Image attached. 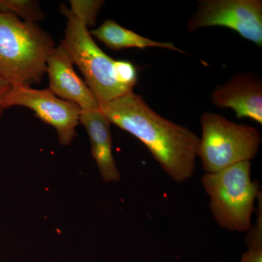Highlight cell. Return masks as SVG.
I'll return each mask as SVG.
<instances>
[{"label":"cell","mask_w":262,"mask_h":262,"mask_svg":"<svg viewBox=\"0 0 262 262\" xmlns=\"http://www.w3.org/2000/svg\"><path fill=\"white\" fill-rule=\"evenodd\" d=\"M259 208L258 209L259 212L258 213V219L256 225L253 227H251V229L248 231L247 237H246V244H247L248 248L262 247L261 200L260 201Z\"/></svg>","instance_id":"15"},{"label":"cell","mask_w":262,"mask_h":262,"mask_svg":"<svg viewBox=\"0 0 262 262\" xmlns=\"http://www.w3.org/2000/svg\"><path fill=\"white\" fill-rule=\"evenodd\" d=\"M0 13L33 23H37L45 16L40 5L33 0H0Z\"/></svg>","instance_id":"12"},{"label":"cell","mask_w":262,"mask_h":262,"mask_svg":"<svg viewBox=\"0 0 262 262\" xmlns=\"http://www.w3.org/2000/svg\"><path fill=\"white\" fill-rule=\"evenodd\" d=\"M2 103L5 110L15 106L32 110L38 118L54 127L61 145H70L77 136L81 108L75 103L58 98L49 89L11 86Z\"/></svg>","instance_id":"7"},{"label":"cell","mask_w":262,"mask_h":262,"mask_svg":"<svg viewBox=\"0 0 262 262\" xmlns=\"http://www.w3.org/2000/svg\"><path fill=\"white\" fill-rule=\"evenodd\" d=\"M202 185L210 198V209L222 228L248 232L252 227L255 201L261 194L251 177V163L243 162L215 173H206Z\"/></svg>","instance_id":"3"},{"label":"cell","mask_w":262,"mask_h":262,"mask_svg":"<svg viewBox=\"0 0 262 262\" xmlns=\"http://www.w3.org/2000/svg\"><path fill=\"white\" fill-rule=\"evenodd\" d=\"M91 36H94L98 41L103 43L106 47L113 51H121L126 48H160L170 50L181 53H185L184 51L177 48L173 43L158 42L149 38L143 37L140 34L122 27L115 20H105L98 28L93 29Z\"/></svg>","instance_id":"11"},{"label":"cell","mask_w":262,"mask_h":262,"mask_svg":"<svg viewBox=\"0 0 262 262\" xmlns=\"http://www.w3.org/2000/svg\"><path fill=\"white\" fill-rule=\"evenodd\" d=\"M239 262H262V247L248 248Z\"/></svg>","instance_id":"16"},{"label":"cell","mask_w":262,"mask_h":262,"mask_svg":"<svg viewBox=\"0 0 262 262\" xmlns=\"http://www.w3.org/2000/svg\"><path fill=\"white\" fill-rule=\"evenodd\" d=\"M99 108L111 124L140 140L175 182L192 177L200 141L192 130L162 117L134 91Z\"/></svg>","instance_id":"1"},{"label":"cell","mask_w":262,"mask_h":262,"mask_svg":"<svg viewBox=\"0 0 262 262\" xmlns=\"http://www.w3.org/2000/svg\"><path fill=\"white\" fill-rule=\"evenodd\" d=\"M55 48L53 38L37 23L0 13V75L10 85L40 82Z\"/></svg>","instance_id":"2"},{"label":"cell","mask_w":262,"mask_h":262,"mask_svg":"<svg viewBox=\"0 0 262 262\" xmlns=\"http://www.w3.org/2000/svg\"><path fill=\"white\" fill-rule=\"evenodd\" d=\"M46 73L49 89L58 98L75 103L81 110L99 108L92 91L75 72L72 58L61 43L48 56Z\"/></svg>","instance_id":"9"},{"label":"cell","mask_w":262,"mask_h":262,"mask_svg":"<svg viewBox=\"0 0 262 262\" xmlns=\"http://www.w3.org/2000/svg\"><path fill=\"white\" fill-rule=\"evenodd\" d=\"M11 85L8 83L6 80L0 75V118L3 116V114L4 113L5 108L3 106V100L6 94H8V91H10Z\"/></svg>","instance_id":"17"},{"label":"cell","mask_w":262,"mask_h":262,"mask_svg":"<svg viewBox=\"0 0 262 262\" xmlns=\"http://www.w3.org/2000/svg\"><path fill=\"white\" fill-rule=\"evenodd\" d=\"M202 136L196 150L206 173L250 162L258 154L261 136L256 127L230 121L218 114L201 115Z\"/></svg>","instance_id":"4"},{"label":"cell","mask_w":262,"mask_h":262,"mask_svg":"<svg viewBox=\"0 0 262 262\" xmlns=\"http://www.w3.org/2000/svg\"><path fill=\"white\" fill-rule=\"evenodd\" d=\"M188 20L189 32L205 27H225L241 37L262 46L261 0H202Z\"/></svg>","instance_id":"6"},{"label":"cell","mask_w":262,"mask_h":262,"mask_svg":"<svg viewBox=\"0 0 262 262\" xmlns=\"http://www.w3.org/2000/svg\"><path fill=\"white\" fill-rule=\"evenodd\" d=\"M60 11L67 20L62 46L82 72L99 106L132 91L117 82L115 60L98 47L85 25L66 5H61Z\"/></svg>","instance_id":"5"},{"label":"cell","mask_w":262,"mask_h":262,"mask_svg":"<svg viewBox=\"0 0 262 262\" xmlns=\"http://www.w3.org/2000/svg\"><path fill=\"white\" fill-rule=\"evenodd\" d=\"M71 13L85 25L88 29L96 25L98 13L102 8V0H71Z\"/></svg>","instance_id":"13"},{"label":"cell","mask_w":262,"mask_h":262,"mask_svg":"<svg viewBox=\"0 0 262 262\" xmlns=\"http://www.w3.org/2000/svg\"><path fill=\"white\" fill-rule=\"evenodd\" d=\"M80 122L85 127L91 146V154L105 182L120 180L113 152L111 122L99 108L81 110Z\"/></svg>","instance_id":"10"},{"label":"cell","mask_w":262,"mask_h":262,"mask_svg":"<svg viewBox=\"0 0 262 262\" xmlns=\"http://www.w3.org/2000/svg\"><path fill=\"white\" fill-rule=\"evenodd\" d=\"M216 107L231 108L237 118H250L262 125V83L253 73L234 75L211 93Z\"/></svg>","instance_id":"8"},{"label":"cell","mask_w":262,"mask_h":262,"mask_svg":"<svg viewBox=\"0 0 262 262\" xmlns=\"http://www.w3.org/2000/svg\"><path fill=\"white\" fill-rule=\"evenodd\" d=\"M115 72L117 82L127 89L133 91L138 81L135 66L130 61H115Z\"/></svg>","instance_id":"14"}]
</instances>
